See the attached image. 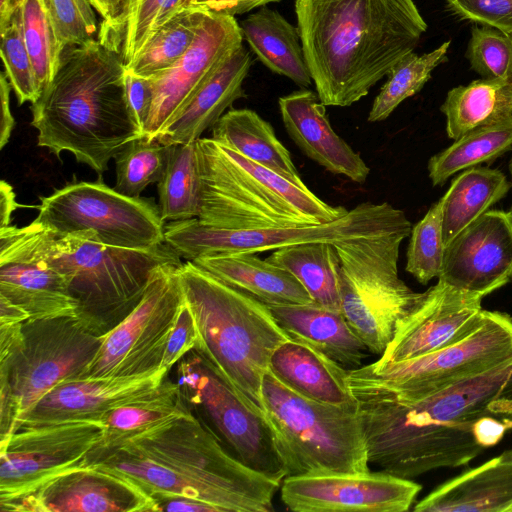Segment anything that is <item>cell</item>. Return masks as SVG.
Instances as JSON below:
<instances>
[{"label":"cell","instance_id":"obj_36","mask_svg":"<svg viewBox=\"0 0 512 512\" xmlns=\"http://www.w3.org/2000/svg\"><path fill=\"white\" fill-rule=\"evenodd\" d=\"M512 149V116L476 128L433 155L427 165L434 186L444 184L453 174L490 162Z\"/></svg>","mask_w":512,"mask_h":512},{"label":"cell","instance_id":"obj_31","mask_svg":"<svg viewBox=\"0 0 512 512\" xmlns=\"http://www.w3.org/2000/svg\"><path fill=\"white\" fill-rule=\"evenodd\" d=\"M212 138L293 183L305 185L271 124L254 110L229 109L212 127Z\"/></svg>","mask_w":512,"mask_h":512},{"label":"cell","instance_id":"obj_53","mask_svg":"<svg viewBox=\"0 0 512 512\" xmlns=\"http://www.w3.org/2000/svg\"><path fill=\"white\" fill-rule=\"evenodd\" d=\"M19 207L12 186L5 180L0 183V227L11 225L12 213Z\"/></svg>","mask_w":512,"mask_h":512},{"label":"cell","instance_id":"obj_13","mask_svg":"<svg viewBox=\"0 0 512 512\" xmlns=\"http://www.w3.org/2000/svg\"><path fill=\"white\" fill-rule=\"evenodd\" d=\"M72 182L41 197L34 222L57 233L92 230L102 244L150 250L165 242L164 221L151 200L129 197L101 180Z\"/></svg>","mask_w":512,"mask_h":512},{"label":"cell","instance_id":"obj_33","mask_svg":"<svg viewBox=\"0 0 512 512\" xmlns=\"http://www.w3.org/2000/svg\"><path fill=\"white\" fill-rule=\"evenodd\" d=\"M440 110L447 136L456 140L512 116V92L506 81L482 78L448 91Z\"/></svg>","mask_w":512,"mask_h":512},{"label":"cell","instance_id":"obj_58","mask_svg":"<svg viewBox=\"0 0 512 512\" xmlns=\"http://www.w3.org/2000/svg\"><path fill=\"white\" fill-rule=\"evenodd\" d=\"M508 36L511 40V43H512V32L511 33H508ZM507 84L512 92V64H511V68H510V72H509V76H508V79H507Z\"/></svg>","mask_w":512,"mask_h":512},{"label":"cell","instance_id":"obj_17","mask_svg":"<svg viewBox=\"0 0 512 512\" xmlns=\"http://www.w3.org/2000/svg\"><path fill=\"white\" fill-rule=\"evenodd\" d=\"M241 45L235 17L205 11L189 50L172 68L150 78L153 102L143 137L154 140Z\"/></svg>","mask_w":512,"mask_h":512},{"label":"cell","instance_id":"obj_47","mask_svg":"<svg viewBox=\"0 0 512 512\" xmlns=\"http://www.w3.org/2000/svg\"><path fill=\"white\" fill-rule=\"evenodd\" d=\"M449 10L463 20L512 32V0H445Z\"/></svg>","mask_w":512,"mask_h":512},{"label":"cell","instance_id":"obj_7","mask_svg":"<svg viewBox=\"0 0 512 512\" xmlns=\"http://www.w3.org/2000/svg\"><path fill=\"white\" fill-rule=\"evenodd\" d=\"M24 228L36 252L66 278L77 319L98 336L134 309L155 267L182 263L166 242L133 250L102 244L92 230L57 234L34 221Z\"/></svg>","mask_w":512,"mask_h":512},{"label":"cell","instance_id":"obj_16","mask_svg":"<svg viewBox=\"0 0 512 512\" xmlns=\"http://www.w3.org/2000/svg\"><path fill=\"white\" fill-rule=\"evenodd\" d=\"M101 420H78L15 430L0 441V502L40 487L70 470L86 466L101 441Z\"/></svg>","mask_w":512,"mask_h":512},{"label":"cell","instance_id":"obj_21","mask_svg":"<svg viewBox=\"0 0 512 512\" xmlns=\"http://www.w3.org/2000/svg\"><path fill=\"white\" fill-rule=\"evenodd\" d=\"M438 280L482 297L512 280V214L488 210L444 250Z\"/></svg>","mask_w":512,"mask_h":512},{"label":"cell","instance_id":"obj_19","mask_svg":"<svg viewBox=\"0 0 512 512\" xmlns=\"http://www.w3.org/2000/svg\"><path fill=\"white\" fill-rule=\"evenodd\" d=\"M482 298L438 280L398 322L392 340L378 361L389 363L413 359L465 339L485 319Z\"/></svg>","mask_w":512,"mask_h":512},{"label":"cell","instance_id":"obj_30","mask_svg":"<svg viewBox=\"0 0 512 512\" xmlns=\"http://www.w3.org/2000/svg\"><path fill=\"white\" fill-rule=\"evenodd\" d=\"M239 25L243 40L268 69L302 88L312 84L297 26L267 6L260 7Z\"/></svg>","mask_w":512,"mask_h":512},{"label":"cell","instance_id":"obj_55","mask_svg":"<svg viewBox=\"0 0 512 512\" xmlns=\"http://www.w3.org/2000/svg\"><path fill=\"white\" fill-rule=\"evenodd\" d=\"M28 319V315L22 309L0 296V324H18Z\"/></svg>","mask_w":512,"mask_h":512},{"label":"cell","instance_id":"obj_34","mask_svg":"<svg viewBox=\"0 0 512 512\" xmlns=\"http://www.w3.org/2000/svg\"><path fill=\"white\" fill-rule=\"evenodd\" d=\"M267 260L292 273L316 304L341 312L340 260L333 243L282 247L273 250Z\"/></svg>","mask_w":512,"mask_h":512},{"label":"cell","instance_id":"obj_60","mask_svg":"<svg viewBox=\"0 0 512 512\" xmlns=\"http://www.w3.org/2000/svg\"><path fill=\"white\" fill-rule=\"evenodd\" d=\"M509 169H510V173H511V177H512V159H511L510 164H509ZM510 213L512 214V208H511Z\"/></svg>","mask_w":512,"mask_h":512},{"label":"cell","instance_id":"obj_11","mask_svg":"<svg viewBox=\"0 0 512 512\" xmlns=\"http://www.w3.org/2000/svg\"><path fill=\"white\" fill-rule=\"evenodd\" d=\"M396 232L334 244L340 260L341 313L367 347L382 355L398 322L424 297L399 277Z\"/></svg>","mask_w":512,"mask_h":512},{"label":"cell","instance_id":"obj_24","mask_svg":"<svg viewBox=\"0 0 512 512\" xmlns=\"http://www.w3.org/2000/svg\"><path fill=\"white\" fill-rule=\"evenodd\" d=\"M284 127L300 150L333 174L364 183L370 168L332 128L317 93L302 89L278 100Z\"/></svg>","mask_w":512,"mask_h":512},{"label":"cell","instance_id":"obj_6","mask_svg":"<svg viewBox=\"0 0 512 512\" xmlns=\"http://www.w3.org/2000/svg\"><path fill=\"white\" fill-rule=\"evenodd\" d=\"M201 191L196 218L227 230L287 228L327 223L347 213L211 138L197 141Z\"/></svg>","mask_w":512,"mask_h":512},{"label":"cell","instance_id":"obj_52","mask_svg":"<svg viewBox=\"0 0 512 512\" xmlns=\"http://www.w3.org/2000/svg\"><path fill=\"white\" fill-rule=\"evenodd\" d=\"M129 0H90L102 21L99 31L112 26L124 14Z\"/></svg>","mask_w":512,"mask_h":512},{"label":"cell","instance_id":"obj_20","mask_svg":"<svg viewBox=\"0 0 512 512\" xmlns=\"http://www.w3.org/2000/svg\"><path fill=\"white\" fill-rule=\"evenodd\" d=\"M1 512H159L160 504L120 475L86 465L0 502Z\"/></svg>","mask_w":512,"mask_h":512},{"label":"cell","instance_id":"obj_59","mask_svg":"<svg viewBox=\"0 0 512 512\" xmlns=\"http://www.w3.org/2000/svg\"><path fill=\"white\" fill-rule=\"evenodd\" d=\"M500 456L502 459L512 462V449L504 451Z\"/></svg>","mask_w":512,"mask_h":512},{"label":"cell","instance_id":"obj_26","mask_svg":"<svg viewBox=\"0 0 512 512\" xmlns=\"http://www.w3.org/2000/svg\"><path fill=\"white\" fill-rule=\"evenodd\" d=\"M269 371L306 398L338 406H357L349 385V369L319 350L290 339L273 353Z\"/></svg>","mask_w":512,"mask_h":512},{"label":"cell","instance_id":"obj_4","mask_svg":"<svg viewBox=\"0 0 512 512\" xmlns=\"http://www.w3.org/2000/svg\"><path fill=\"white\" fill-rule=\"evenodd\" d=\"M125 66L98 39L64 49L53 80L31 105L37 144L71 153L99 176L131 140L141 137L125 95Z\"/></svg>","mask_w":512,"mask_h":512},{"label":"cell","instance_id":"obj_43","mask_svg":"<svg viewBox=\"0 0 512 512\" xmlns=\"http://www.w3.org/2000/svg\"><path fill=\"white\" fill-rule=\"evenodd\" d=\"M195 0H145L125 20L116 34L123 58L133 60L156 30L175 15L190 10Z\"/></svg>","mask_w":512,"mask_h":512},{"label":"cell","instance_id":"obj_39","mask_svg":"<svg viewBox=\"0 0 512 512\" xmlns=\"http://www.w3.org/2000/svg\"><path fill=\"white\" fill-rule=\"evenodd\" d=\"M450 41L423 55L411 52L404 56L389 72L388 79L375 97L369 122L387 119L407 98L418 93L431 78L432 71L446 62Z\"/></svg>","mask_w":512,"mask_h":512},{"label":"cell","instance_id":"obj_56","mask_svg":"<svg viewBox=\"0 0 512 512\" xmlns=\"http://www.w3.org/2000/svg\"><path fill=\"white\" fill-rule=\"evenodd\" d=\"M144 1L145 0H129L126 10H125L124 14L121 16V18L119 20H117L109 28H107L103 31H99L98 40L101 43L106 44L113 37V35L120 29V27L125 22L126 18Z\"/></svg>","mask_w":512,"mask_h":512},{"label":"cell","instance_id":"obj_8","mask_svg":"<svg viewBox=\"0 0 512 512\" xmlns=\"http://www.w3.org/2000/svg\"><path fill=\"white\" fill-rule=\"evenodd\" d=\"M101 341L74 317L0 324V441L52 389L82 379Z\"/></svg>","mask_w":512,"mask_h":512},{"label":"cell","instance_id":"obj_9","mask_svg":"<svg viewBox=\"0 0 512 512\" xmlns=\"http://www.w3.org/2000/svg\"><path fill=\"white\" fill-rule=\"evenodd\" d=\"M261 403L288 476L370 471L358 405L306 398L269 370L262 380Z\"/></svg>","mask_w":512,"mask_h":512},{"label":"cell","instance_id":"obj_5","mask_svg":"<svg viewBox=\"0 0 512 512\" xmlns=\"http://www.w3.org/2000/svg\"><path fill=\"white\" fill-rule=\"evenodd\" d=\"M177 271L184 302L196 326L194 351L263 411V377L274 351L290 337L264 303L230 287L192 261L180 264Z\"/></svg>","mask_w":512,"mask_h":512},{"label":"cell","instance_id":"obj_10","mask_svg":"<svg viewBox=\"0 0 512 512\" xmlns=\"http://www.w3.org/2000/svg\"><path fill=\"white\" fill-rule=\"evenodd\" d=\"M512 361V317L486 311L482 325L458 343L413 359L378 360L349 370L357 400L413 401Z\"/></svg>","mask_w":512,"mask_h":512},{"label":"cell","instance_id":"obj_49","mask_svg":"<svg viewBox=\"0 0 512 512\" xmlns=\"http://www.w3.org/2000/svg\"><path fill=\"white\" fill-rule=\"evenodd\" d=\"M124 85L131 117L140 136L143 137L153 102L151 80L138 76L125 68Z\"/></svg>","mask_w":512,"mask_h":512},{"label":"cell","instance_id":"obj_25","mask_svg":"<svg viewBox=\"0 0 512 512\" xmlns=\"http://www.w3.org/2000/svg\"><path fill=\"white\" fill-rule=\"evenodd\" d=\"M251 65L252 57L241 45L155 140L173 145L200 139L236 100L245 97L243 82Z\"/></svg>","mask_w":512,"mask_h":512},{"label":"cell","instance_id":"obj_61","mask_svg":"<svg viewBox=\"0 0 512 512\" xmlns=\"http://www.w3.org/2000/svg\"><path fill=\"white\" fill-rule=\"evenodd\" d=\"M506 512H512V504L507 508Z\"/></svg>","mask_w":512,"mask_h":512},{"label":"cell","instance_id":"obj_51","mask_svg":"<svg viewBox=\"0 0 512 512\" xmlns=\"http://www.w3.org/2000/svg\"><path fill=\"white\" fill-rule=\"evenodd\" d=\"M12 87L7 78L5 71L0 74V103H1V119H0V149L8 143L15 120L10 109V91Z\"/></svg>","mask_w":512,"mask_h":512},{"label":"cell","instance_id":"obj_50","mask_svg":"<svg viewBox=\"0 0 512 512\" xmlns=\"http://www.w3.org/2000/svg\"><path fill=\"white\" fill-rule=\"evenodd\" d=\"M281 0H195L192 9L235 16Z\"/></svg>","mask_w":512,"mask_h":512},{"label":"cell","instance_id":"obj_12","mask_svg":"<svg viewBox=\"0 0 512 512\" xmlns=\"http://www.w3.org/2000/svg\"><path fill=\"white\" fill-rule=\"evenodd\" d=\"M411 228L404 211L387 202H364L337 220L300 227L227 230L207 226L198 218L170 221L164 227V239L180 258L194 261L213 255L257 254L307 242L337 244L396 232H411Z\"/></svg>","mask_w":512,"mask_h":512},{"label":"cell","instance_id":"obj_3","mask_svg":"<svg viewBox=\"0 0 512 512\" xmlns=\"http://www.w3.org/2000/svg\"><path fill=\"white\" fill-rule=\"evenodd\" d=\"M295 14L326 106L346 107L366 96L427 29L413 0H295Z\"/></svg>","mask_w":512,"mask_h":512},{"label":"cell","instance_id":"obj_44","mask_svg":"<svg viewBox=\"0 0 512 512\" xmlns=\"http://www.w3.org/2000/svg\"><path fill=\"white\" fill-rule=\"evenodd\" d=\"M1 35V58L4 71L17 97L18 104H32L40 97L33 64L23 34L21 7L15 12Z\"/></svg>","mask_w":512,"mask_h":512},{"label":"cell","instance_id":"obj_28","mask_svg":"<svg viewBox=\"0 0 512 512\" xmlns=\"http://www.w3.org/2000/svg\"><path fill=\"white\" fill-rule=\"evenodd\" d=\"M511 504L512 462L498 456L441 484L413 510L506 512Z\"/></svg>","mask_w":512,"mask_h":512},{"label":"cell","instance_id":"obj_48","mask_svg":"<svg viewBox=\"0 0 512 512\" xmlns=\"http://www.w3.org/2000/svg\"><path fill=\"white\" fill-rule=\"evenodd\" d=\"M197 331L194 319L185 302L179 311L173 330L169 336L161 367L170 370L187 353L195 349Z\"/></svg>","mask_w":512,"mask_h":512},{"label":"cell","instance_id":"obj_42","mask_svg":"<svg viewBox=\"0 0 512 512\" xmlns=\"http://www.w3.org/2000/svg\"><path fill=\"white\" fill-rule=\"evenodd\" d=\"M409 236L405 269L425 285L433 278H438L444 258L440 200L411 228Z\"/></svg>","mask_w":512,"mask_h":512},{"label":"cell","instance_id":"obj_1","mask_svg":"<svg viewBox=\"0 0 512 512\" xmlns=\"http://www.w3.org/2000/svg\"><path fill=\"white\" fill-rule=\"evenodd\" d=\"M369 463L411 479L466 465L483 452L474 430L494 417L512 426V361L413 401L358 400Z\"/></svg>","mask_w":512,"mask_h":512},{"label":"cell","instance_id":"obj_57","mask_svg":"<svg viewBox=\"0 0 512 512\" xmlns=\"http://www.w3.org/2000/svg\"><path fill=\"white\" fill-rule=\"evenodd\" d=\"M24 0H0V32L3 31Z\"/></svg>","mask_w":512,"mask_h":512},{"label":"cell","instance_id":"obj_54","mask_svg":"<svg viewBox=\"0 0 512 512\" xmlns=\"http://www.w3.org/2000/svg\"><path fill=\"white\" fill-rule=\"evenodd\" d=\"M162 511L173 512H216L207 504L187 498H176L164 502L161 505Z\"/></svg>","mask_w":512,"mask_h":512},{"label":"cell","instance_id":"obj_27","mask_svg":"<svg viewBox=\"0 0 512 512\" xmlns=\"http://www.w3.org/2000/svg\"><path fill=\"white\" fill-rule=\"evenodd\" d=\"M268 307L290 339L319 350L349 370L361 366L367 347L341 312L315 302Z\"/></svg>","mask_w":512,"mask_h":512},{"label":"cell","instance_id":"obj_32","mask_svg":"<svg viewBox=\"0 0 512 512\" xmlns=\"http://www.w3.org/2000/svg\"><path fill=\"white\" fill-rule=\"evenodd\" d=\"M510 183L497 169L471 167L456 176L440 198L445 247L508 193Z\"/></svg>","mask_w":512,"mask_h":512},{"label":"cell","instance_id":"obj_37","mask_svg":"<svg viewBox=\"0 0 512 512\" xmlns=\"http://www.w3.org/2000/svg\"><path fill=\"white\" fill-rule=\"evenodd\" d=\"M197 141L169 145L166 169L157 183L158 207L164 222L198 216L201 178Z\"/></svg>","mask_w":512,"mask_h":512},{"label":"cell","instance_id":"obj_14","mask_svg":"<svg viewBox=\"0 0 512 512\" xmlns=\"http://www.w3.org/2000/svg\"><path fill=\"white\" fill-rule=\"evenodd\" d=\"M178 266L165 263L153 269L138 304L102 335L100 348L83 378L134 377L161 368L184 302Z\"/></svg>","mask_w":512,"mask_h":512},{"label":"cell","instance_id":"obj_18","mask_svg":"<svg viewBox=\"0 0 512 512\" xmlns=\"http://www.w3.org/2000/svg\"><path fill=\"white\" fill-rule=\"evenodd\" d=\"M421 490L388 472L294 475L283 479L284 505L296 512H404Z\"/></svg>","mask_w":512,"mask_h":512},{"label":"cell","instance_id":"obj_46","mask_svg":"<svg viewBox=\"0 0 512 512\" xmlns=\"http://www.w3.org/2000/svg\"><path fill=\"white\" fill-rule=\"evenodd\" d=\"M63 49L98 38V24L90 0H45Z\"/></svg>","mask_w":512,"mask_h":512},{"label":"cell","instance_id":"obj_38","mask_svg":"<svg viewBox=\"0 0 512 512\" xmlns=\"http://www.w3.org/2000/svg\"><path fill=\"white\" fill-rule=\"evenodd\" d=\"M204 13L202 10L190 9L169 19L156 30L136 58L125 68L145 78L172 68L194 42Z\"/></svg>","mask_w":512,"mask_h":512},{"label":"cell","instance_id":"obj_45","mask_svg":"<svg viewBox=\"0 0 512 512\" xmlns=\"http://www.w3.org/2000/svg\"><path fill=\"white\" fill-rule=\"evenodd\" d=\"M466 57L471 68L485 79L507 81L512 64V43L508 34L491 26L471 29Z\"/></svg>","mask_w":512,"mask_h":512},{"label":"cell","instance_id":"obj_23","mask_svg":"<svg viewBox=\"0 0 512 512\" xmlns=\"http://www.w3.org/2000/svg\"><path fill=\"white\" fill-rule=\"evenodd\" d=\"M169 370L134 377L83 378L63 382L15 425L20 428L78 420H101L110 411L127 403L146 398L156 392Z\"/></svg>","mask_w":512,"mask_h":512},{"label":"cell","instance_id":"obj_22","mask_svg":"<svg viewBox=\"0 0 512 512\" xmlns=\"http://www.w3.org/2000/svg\"><path fill=\"white\" fill-rule=\"evenodd\" d=\"M0 296L22 309L28 320L78 315L66 278L33 247L24 227H0Z\"/></svg>","mask_w":512,"mask_h":512},{"label":"cell","instance_id":"obj_40","mask_svg":"<svg viewBox=\"0 0 512 512\" xmlns=\"http://www.w3.org/2000/svg\"><path fill=\"white\" fill-rule=\"evenodd\" d=\"M169 145L139 137L128 142L114 157V189L129 197H140L145 188L158 183L166 169Z\"/></svg>","mask_w":512,"mask_h":512},{"label":"cell","instance_id":"obj_2","mask_svg":"<svg viewBox=\"0 0 512 512\" xmlns=\"http://www.w3.org/2000/svg\"><path fill=\"white\" fill-rule=\"evenodd\" d=\"M86 465L125 477L160 506L187 498L216 512H271L281 484L229 454L192 412L113 445L95 446Z\"/></svg>","mask_w":512,"mask_h":512},{"label":"cell","instance_id":"obj_35","mask_svg":"<svg viewBox=\"0 0 512 512\" xmlns=\"http://www.w3.org/2000/svg\"><path fill=\"white\" fill-rule=\"evenodd\" d=\"M190 412L180 384L165 379L150 396L119 406L106 414L102 419L103 436L96 446L113 445Z\"/></svg>","mask_w":512,"mask_h":512},{"label":"cell","instance_id":"obj_15","mask_svg":"<svg viewBox=\"0 0 512 512\" xmlns=\"http://www.w3.org/2000/svg\"><path fill=\"white\" fill-rule=\"evenodd\" d=\"M181 388L199 406L235 456L250 469L282 482L288 476L263 411L218 375L196 352L178 367Z\"/></svg>","mask_w":512,"mask_h":512},{"label":"cell","instance_id":"obj_41","mask_svg":"<svg viewBox=\"0 0 512 512\" xmlns=\"http://www.w3.org/2000/svg\"><path fill=\"white\" fill-rule=\"evenodd\" d=\"M23 34L40 92L53 80L61 62V47L45 0H24Z\"/></svg>","mask_w":512,"mask_h":512},{"label":"cell","instance_id":"obj_29","mask_svg":"<svg viewBox=\"0 0 512 512\" xmlns=\"http://www.w3.org/2000/svg\"><path fill=\"white\" fill-rule=\"evenodd\" d=\"M192 262L267 306L314 302L292 273L253 253L206 256Z\"/></svg>","mask_w":512,"mask_h":512}]
</instances>
